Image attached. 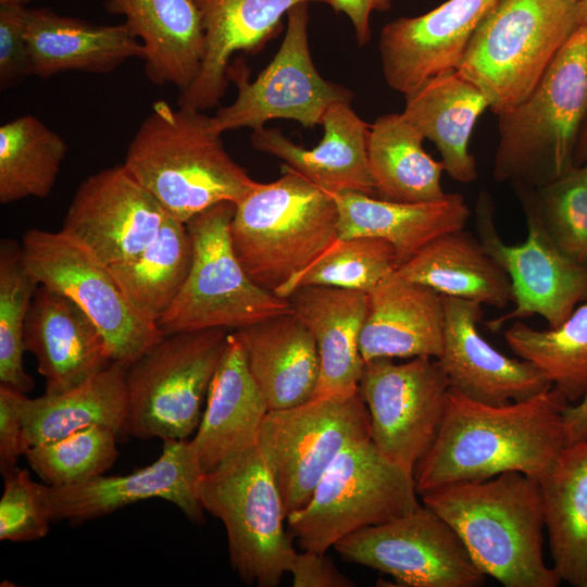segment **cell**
<instances>
[{
    "label": "cell",
    "mask_w": 587,
    "mask_h": 587,
    "mask_svg": "<svg viewBox=\"0 0 587 587\" xmlns=\"http://www.w3.org/2000/svg\"><path fill=\"white\" fill-rule=\"evenodd\" d=\"M567 405L553 386L502 405L480 403L450 388L437 436L414 470L417 494L509 471L539 480L571 445Z\"/></svg>",
    "instance_id": "obj_1"
},
{
    "label": "cell",
    "mask_w": 587,
    "mask_h": 587,
    "mask_svg": "<svg viewBox=\"0 0 587 587\" xmlns=\"http://www.w3.org/2000/svg\"><path fill=\"white\" fill-rule=\"evenodd\" d=\"M421 496L423 504L457 532L486 576L504 587L561 583L544 561V501L536 478L509 471L484 480L447 484Z\"/></svg>",
    "instance_id": "obj_2"
},
{
    "label": "cell",
    "mask_w": 587,
    "mask_h": 587,
    "mask_svg": "<svg viewBox=\"0 0 587 587\" xmlns=\"http://www.w3.org/2000/svg\"><path fill=\"white\" fill-rule=\"evenodd\" d=\"M222 134L204 111L159 100L123 164L168 215L187 223L215 203L238 202L258 183L229 155Z\"/></svg>",
    "instance_id": "obj_3"
},
{
    "label": "cell",
    "mask_w": 587,
    "mask_h": 587,
    "mask_svg": "<svg viewBox=\"0 0 587 587\" xmlns=\"http://www.w3.org/2000/svg\"><path fill=\"white\" fill-rule=\"evenodd\" d=\"M497 116L496 182L539 188L574 167L587 120V26L575 29L530 93Z\"/></svg>",
    "instance_id": "obj_4"
},
{
    "label": "cell",
    "mask_w": 587,
    "mask_h": 587,
    "mask_svg": "<svg viewBox=\"0 0 587 587\" xmlns=\"http://www.w3.org/2000/svg\"><path fill=\"white\" fill-rule=\"evenodd\" d=\"M272 183H257L238 202L229 224L234 251L248 276L275 292L338 238L333 197L282 165Z\"/></svg>",
    "instance_id": "obj_5"
},
{
    "label": "cell",
    "mask_w": 587,
    "mask_h": 587,
    "mask_svg": "<svg viewBox=\"0 0 587 587\" xmlns=\"http://www.w3.org/2000/svg\"><path fill=\"white\" fill-rule=\"evenodd\" d=\"M577 0H499L473 34L455 71L499 115L522 102L579 26Z\"/></svg>",
    "instance_id": "obj_6"
},
{
    "label": "cell",
    "mask_w": 587,
    "mask_h": 587,
    "mask_svg": "<svg viewBox=\"0 0 587 587\" xmlns=\"http://www.w3.org/2000/svg\"><path fill=\"white\" fill-rule=\"evenodd\" d=\"M414 473L385 457L371 438L345 448L311 499L287 516L302 550L327 552L340 539L415 510Z\"/></svg>",
    "instance_id": "obj_7"
},
{
    "label": "cell",
    "mask_w": 587,
    "mask_h": 587,
    "mask_svg": "<svg viewBox=\"0 0 587 587\" xmlns=\"http://www.w3.org/2000/svg\"><path fill=\"white\" fill-rule=\"evenodd\" d=\"M197 495L225 526L229 561L247 585L276 587L296 554L278 488L257 445L203 473Z\"/></svg>",
    "instance_id": "obj_8"
},
{
    "label": "cell",
    "mask_w": 587,
    "mask_h": 587,
    "mask_svg": "<svg viewBox=\"0 0 587 587\" xmlns=\"http://www.w3.org/2000/svg\"><path fill=\"white\" fill-rule=\"evenodd\" d=\"M236 204L215 203L187 223L193 254L179 294L157 322L164 335L209 328L239 329L291 311L288 299L258 286L229 237Z\"/></svg>",
    "instance_id": "obj_9"
},
{
    "label": "cell",
    "mask_w": 587,
    "mask_h": 587,
    "mask_svg": "<svg viewBox=\"0 0 587 587\" xmlns=\"http://www.w3.org/2000/svg\"><path fill=\"white\" fill-rule=\"evenodd\" d=\"M228 334L225 328H209L165 335L132 363L120 434L163 441L185 440L193 434Z\"/></svg>",
    "instance_id": "obj_10"
},
{
    "label": "cell",
    "mask_w": 587,
    "mask_h": 587,
    "mask_svg": "<svg viewBox=\"0 0 587 587\" xmlns=\"http://www.w3.org/2000/svg\"><path fill=\"white\" fill-rule=\"evenodd\" d=\"M369 438L370 415L359 389L270 410L255 442L278 488L286 517L309 502L345 448Z\"/></svg>",
    "instance_id": "obj_11"
},
{
    "label": "cell",
    "mask_w": 587,
    "mask_h": 587,
    "mask_svg": "<svg viewBox=\"0 0 587 587\" xmlns=\"http://www.w3.org/2000/svg\"><path fill=\"white\" fill-rule=\"evenodd\" d=\"M309 3L287 12L284 39L272 61L254 80L237 58L228 68V79L237 88L233 103L221 107L213 121L222 133L265 127L272 120H292L304 127L322 125L327 110L338 102H351L353 92L325 79L316 70L309 45Z\"/></svg>",
    "instance_id": "obj_12"
},
{
    "label": "cell",
    "mask_w": 587,
    "mask_h": 587,
    "mask_svg": "<svg viewBox=\"0 0 587 587\" xmlns=\"http://www.w3.org/2000/svg\"><path fill=\"white\" fill-rule=\"evenodd\" d=\"M21 248L38 285L68 297L93 321L112 361L129 366L165 336L133 311L109 266L63 232L28 229Z\"/></svg>",
    "instance_id": "obj_13"
},
{
    "label": "cell",
    "mask_w": 587,
    "mask_h": 587,
    "mask_svg": "<svg viewBox=\"0 0 587 587\" xmlns=\"http://www.w3.org/2000/svg\"><path fill=\"white\" fill-rule=\"evenodd\" d=\"M527 235L520 245H507L498 234L495 204L482 190L475 204V228L485 250L507 272L514 309L486 322L498 332L505 322L540 315L549 327L564 323L587 300V265L566 257L552 242L532 205L520 200Z\"/></svg>",
    "instance_id": "obj_14"
},
{
    "label": "cell",
    "mask_w": 587,
    "mask_h": 587,
    "mask_svg": "<svg viewBox=\"0 0 587 587\" xmlns=\"http://www.w3.org/2000/svg\"><path fill=\"white\" fill-rule=\"evenodd\" d=\"M449 389L435 358L366 362L359 390L370 415L371 440L385 457L414 473L437 436Z\"/></svg>",
    "instance_id": "obj_15"
},
{
    "label": "cell",
    "mask_w": 587,
    "mask_h": 587,
    "mask_svg": "<svg viewBox=\"0 0 587 587\" xmlns=\"http://www.w3.org/2000/svg\"><path fill=\"white\" fill-rule=\"evenodd\" d=\"M333 548L344 560L380 571L402 586L476 587L486 576L457 532L421 504L403 516L358 530Z\"/></svg>",
    "instance_id": "obj_16"
},
{
    "label": "cell",
    "mask_w": 587,
    "mask_h": 587,
    "mask_svg": "<svg viewBox=\"0 0 587 587\" xmlns=\"http://www.w3.org/2000/svg\"><path fill=\"white\" fill-rule=\"evenodd\" d=\"M166 216L158 200L118 164L98 171L79 185L61 232L111 266L146 249Z\"/></svg>",
    "instance_id": "obj_17"
},
{
    "label": "cell",
    "mask_w": 587,
    "mask_h": 587,
    "mask_svg": "<svg viewBox=\"0 0 587 587\" xmlns=\"http://www.w3.org/2000/svg\"><path fill=\"white\" fill-rule=\"evenodd\" d=\"M202 475L191 440L163 441L160 457L126 475H99L68 486H48L43 496L53 521L77 524L132 503L159 498L172 502L192 522L204 521L197 495Z\"/></svg>",
    "instance_id": "obj_18"
},
{
    "label": "cell",
    "mask_w": 587,
    "mask_h": 587,
    "mask_svg": "<svg viewBox=\"0 0 587 587\" xmlns=\"http://www.w3.org/2000/svg\"><path fill=\"white\" fill-rule=\"evenodd\" d=\"M499 0H447L417 16L398 17L380 30L386 84L408 95L430 77L455 70L473 34Z\"/></svg>",
    "instance_id": "obj_19"
},
{
    "label": "cell",
    "mask_w": 587,
    "mask_h": 587,
    "mask_svg": "<svg viewBox=\"0 0 587 587\" xmlns=\"http://www.w3.org/2000/svg\"><path fill=\"white\" fill-rule=\"evenodd\" d=\"M442 350L437 359L450 388L490 405L521 401L552 387L530 362L507 357L479 333L482 304L445 297Z\"/></svg>",
    "instance_id": "obj_20"
},
{
    "label": "cell",
    "mask_w": 587,
    "mask_h": 587,
    "mask_svg": "<svg viewBox=\"0 0 587 587\" xmlns=\"http://www.w3.org/2000/svg\"><path fill=\"white\" fill-rule=\"evenodd\" d=\"M24 345L36 358L48 395L71 390L113 362L88 314L68 297L42 285L30 305Z\"/></svg>",
    "instance_id": "obj_21"
},
{
    "label": "cell",
    "mask_w": 587,
    "mask_h": 587,
    "mask_svg": "<svg viewBox=\"0 0 587 587\" xmlns=\"http://www.w3.org/2000/svg\"><path fill=\"white\" fill-rule=\"evenodd\" d=\"M205 30V55L199 75L177 105L205 111L218 104L228 68L238 52L257 53L282 30V18L300 3L329 0H196Z\"/></svg>",
    "instance_id": "obj_22"
},
{
    "label": "cell",
    "mask_w": 587,
    "mask_h": 587,
    "mask_svg": "<svg viewBox=\"0 0 587 587\" xmlns=\"http://www.w3.org/2000/svg\"><path fill=\"white\" fill-rule=\"evenodd\" d=\"M322 140L305 149L279 129L262 127L252 130V147L275 157L328 193L376 192L367 160L371 124L351 108V102L333 104L324 115Z\"/></svg>",
    "instance_id": "obj_23"
},
{
    "label": "cell",
    "mask_w": 587,
    "mask_h": 587,
    "mask_svg": "<svg viewBox=\"0 0 587 587\" xmlns=\"http://www.w3.org/2000/svg\"><path fill=\"white\" fill-rule=\"evenodd\" d=\"M367 295V313L360 336L365 363L380 358H439L445 328L440 294L396 271Z\"/></svg>",
    "instance_id": "obj_24"
},
{
    "label": "cell",
    "mask_w": 587,
    "mask_h": 587,
    "mask_svg": "<svg viewBox=\"0 0 587 587\" xmlns=\"http://www.w3.org/2000/svg\"><path fill=\"white\" fill-rule=\"evenodd\" d=\"M25 40L29 75L48 78L62 72L108 74L143 48L124 22L98 25L47 8H26Z\"/></svg>",
    "instance_id": "obj_25"
},
{
    "label": "cell",
    "mask_w": 587,
    "mask_h": 587,
    "mask_svg": "<svg viewBox=\"0 0 587 587\" xmlns=\"http://www.w3.org/2000/svg\"><path fill=\"white\" fill-rule=\"evenodd\" d=\"M110 14L121 15L143 48L145 73L159 86L186 90L200 73L205 30L196 0H105Z\"/></svg>",
    "instance_id": "obj_26"
},
{
    "label": "cell",
    "mask_w": 587,
    "mask_h": 587,
    "mask_svg": "<svg viewBox=\"0 0 587 587\" xmlns=\"http://www.w3.org/2000/svg\"><path fill=\"white\" fill-rule=\"evenodd\" d=\"M268 411L248 367L242 345L232 332L210 383L205 410L191 439L202 474L255 444Z\"/></svg>",
    "instance_id": "obj_27"
},
{
    "label": "cell",
    "mask_w": 587,
    "mask_h": 587,
    "mask_svg": "<svg viewBox=\"0 0 587 587\" xmlns=\"http://www.w3.org/2000/svg\"><path fill=\"white\" fill-rule=\"evenodd\" d=\"M287 299L317 346L320 377L313 397L357 391L365 364L360 352V336L369 295L335 287L304 286L294 290Z\"/></svg>",
    "instance_id": "obj_28"
},
{
    "label": "cell",
    "mask_w": 587,
    "mask_h": 587,
    "mask_svg": "<svg viewBox=\"0 0 587 587\" xmlns=\"http://www.w3.org/2000/svg\"><path fill=\"white\" fill-rule=\"evenodd\" d=\"M234 332L270 410L295 407L313 397L320 377L319 350L292 310Z\"/></svg>",
    "instance_id": "obj_29"
},
{
    "label": "cell",
    "mask_w": 587,
    "mask_h": 587,
    "mask_svg": "<svg viewBox=\"0 0 587 587\" xmlns=\"http://www.w3.org/2000/svg\"><path fill=\"white\" fill-rule=\"evenodd\" d=\"M338 209V237H375L390 242L399 266L435 238L465 227L471 210L460 193L436 202L402 203L359 191L329 193Z\"/></svg>",
    "instance_id": "obj_30"
},
{
    "label": "cell",
    "mask_w": 587,
    "mask_h": 587,
    "mask_svg": "<svg viewBox=\"0 0 587 587\" xmlns=\"http://www.w3.org/2000/svg\"><path fill=\"white\" fill-rule=\"evenodd\" d=\"M402 114L438 149L445 172L462 184L478 173L470 140L479 116L489 110L484 93L455 70L437 74L404 95Z\"/></svg>",
    "instance_id": "obj_31"
},
{
    "label": "cell",
    "mask_w": 587,
    "mask_h": 587,
    "mask_svg": "<svg viewBox=\"0 0 587 587\" xmlns=\"http://www.w3.org/2000/svg\"><path fill=\"white\" fill-rule=\"evenodd\" d=\"M397 272L445 297L471 300L498 309L513 301L507 272L470 232L446 233L401 264Z\"/></svg>",
    "instance_id": "obj_32"
},
{
    "label": "cell",
    "mask_w": 587,
    "mask_h": 587,
    "mask_svg": "<svg viewBox=\"0 0 587 587\" xmlns=\"http://www.w3.org/2000/svg\"><path fill=\"white\" fill-rule=\"evenodd\" d=\"M127 369L128 365L113 361L71 390L27 397L23 407L26 451L89 426H104L120 434L127 411Z\"/></svg>",
    "instance_id": "obj_33"
},
{
    "label": "cell",
    "mask_w": 587,
    "mask_h": 587,
    "mask_svg": "<svg viewBox=\"0 0 587 587\" xmlns=\"http://www.w3.org/2000/svg\"><path fill=\"white\" fill-rule=\"evenodd\" d=\"M539 484L551 567L571 586L587 587V441L570 445Z\"/></svg>",
    "instance_id": "obj_34"
},
{
    "label": "cell",
    "mask_w": 587,
    "mask_h": 587,
    "mask_svg": "<svg viewBox=\"0 0 587 587\" xmlns=\"http://www.w3.org/2000/svg\"><path fill=\"white\" fill-rule=\"evenodd\" d=\"M424 136L401 113L378 116L370 128L369 167L382 199L428 203L445 199L441 161L423 148Z\"/></svg>",
    "instance_id": "obj_35"
},
{
    "label": "cell",
    "mask_w": 587,
    "mask_h": 587,
    "mask_svg": "<svg viewBox=\"0 0 587 587\" xmlns=\"http://www.w3.org/2000/svg\"><path fill=\"white\" fill-rule=\"evenodd\" d=\"M192 254L186 223L167 214L159 235L146 249L109 268L133 311L157 325L183 288Z\"/></svg>",
    "instance_id": "obj_36"
},
{
    "label": "cell",
    "mask_w": 587,
    "mask_h": 587,
    "mask_svg": "<svg viewBox=\"0 0 587 587\" xmlns=\"http://www.w3.org/2000/svg\"><path fill=\"white\" fill-rule=\"evenodd\" d=\"M67 145L38 117L17 116L0 126V202L50 195Z\"/></svg>",
    "instance_id": "obj_37"
},
{
    "label": "cell",
    "mask_w": 587,
    "mask_h": 587,
    "mask_svg": "<svg viewBox=\"0 0 587 587\" xmlns=\"http://www.w3.org/2000/svg\"><path fill=\"white\" fill-rule=\"evenodd\" d=\"M510 349L534 364L570 402L587 395V300L558 327L539 330L515 321L504 332Z\"/></svg>",
    "instance_id": "obj_38"
},
{
    "label": "cell",
    "mask_w": 587,
    "mask_h": 587,
    "mask_svg": "<svg viewBox=\"0 0 587 587\" xmlns=\"http://www.w3.org/2000/svg\"><path fill=\"white\" fill-rule=\"evenodd\" d=\"M399 267L394 246L375 237H338L311 264L274 294L287 299L304 286H326L371 292Z\"/></svg>",
    "instance_id": "obj_39"
},
{
    "label": "cell",
    "mask_w": 587,
    "mask_h": 587,
    "mask_svg": "<svg viewBox=\"0 0 587 587\" xmlns=\"http://www.w3.org/2000/svg\"><path fill=\"white\" fill-rule=\"evenodd\" d=\"M39 287L15 240L0 242V382L24 394L34 379L24 369V330L30 305Z\"/></svg>",
    "instance_id": "obj_40"
},
{
    "label": "cell",
    "mask_w": 587,
    "mask_h": 587,
    "mask_svg": "<svg viewBox=\"0 0 587 587\" xmlns=\"http://www.w3.org/2000/svg\"><path fill=\"white\" fill-rule=\"evenodd\" d=\"M115 430L89 426L30 447L25 458L48 486H68L103 475L118 457Z\"/></svg>",
    "instance_id": "obj_41"
},
{
    "label": "cell",
    "mask_w": 587,
    "mask_h": 587,
    "mask_svg": "<svg viewBox=\"0 0 587 587\" xmlns=\"http://www.w3.org/2000/svg\"><path fill=\"white\" fill-rule=\"evenodd\" d=\"M528 202L552 242L573 261L587 265V182L580 166L539 188L513 187Z\"/></svg>",
    "instance_id": "obj_42"
},
{
    "label": "cell",
    "mask_w": 587,
    "mask_h": 587,
    "mask_svg": "<svg viewBox=\"0 0 587 587\" xmlns=\"http://www.w3.org/2000/svg\"><path fill=\"white\" fill-rule=\"evenodd\" d=\"M3 477L0 539L24 542L43 538L52 522L45 501V485L32 479L27 470L17 466L3 474Z\"/></svg>",
    "instance_id": "obj_43"
},
{
    "label": "cell",
    "mask_w": 587,
    "mask_h": 587,
    "mask_svg": "<svg viewBox=\"0 0 587 587\" xmlns=\"http://www.w3.org/2000/svg\"><path fill=\"white\" fill-rule=\"evenodd\" d=\"M26 7L0 5V90L29 76L25 40Z\"/></svg>",
    "instance_id": "obj_44"
},
{
    "label": "cell",
    "mask_w": 587,
    "mask_h": 587,
    "mask_svg": "<svg viewBox=\"0 0 587 587\" xmlns=\"http://www.w3.org/2000/svg\"><path fill=\"white\" fill-rule=\"evenodd\" d=\"M27 396L8 385H0V470L2 475L17 466L25 455L23 407Z\"/></svg>",
    "instance_id": "obj_45"
},
{
    "label": "cell",
    "mask_w": 587,
    "mask_h": 587,
    "mask_svg": "<svg viewBox=\"0 0 587 587\" xmlns=\"http://www.w3.org/2000/svg\"><path fill=\"white\" fill-rule=\"evenodd\" d=\"M288 573L294 587H352L354 583L342 574L326 552H296Z\"/></svg>",
    "instance_id": "obj_46"
},
{
    "label": "cell",
    "mask_w": 587,
    "mask_h": 587,
    "mask_svg": "<svg viewBox=\"0 0 587 587\" xmlns=\"http://www.w3.org/2000/svg\"><path fill=\"white\" fill-rule=\"evenodd\" d=\"M394 0H329L336 13L345 14L354 30L358 45L364 47L372 38L371 17L374 12L391 9Z\"/></svg>",
    "instance_id": "obj_47"
},
{
    "label": "cell",
    "mask_w": 587,
    "mask_h": 587,
    "mask_svg": "<svg viewBox=\"0 0 587 587\" xmlns=\"http://www.w3.org/2000/svg\"><path fill=\"white\" fill-rule=\"evenodd\" d=\"M570 442L587 441V395L574 405H567L564 411Z\"/></svg>",
    "instance_id": "obj_48"
},
{
    "label": "cell",
    "mask_w": 587,
    "mask_h": 587,
    "mask_svg": "<svg viewBox=\"0 0 587 587\" xmlns=\"http://www.w3.org/2000/svg\"><path fill=\"white\" fill-rule=\"evenodd\" d=\"M587 163V120L582 129L575 154H574V165L582 166Z\"/></svg>",
    "instance_id": "obj_49"
},
{
    "label": "cell",
    "mask_w": 587,
    "mask_h": 587,
    "mask_svg": "<svg viewBox=\"0 0 587 587\" xmlns=\"http://www.w3.org/2000/svg\"><path fill=\"white\" fill-rule=\"evenodd\" d=\"M576 7L579 25L587 26V0H577Z\"/></svg>",
    "instance_id": "obj_50"
},
{
    "label": "cell",
    "mask_w": 587,
    "mask_h": 587,
    "mask_svg": "<svg viewBox=\"0 0 587 587\" xmlns=\"http://www.w3.org/2000/svg\"><path fill=\"white\" fill-rule=\"evenodd\" d=\"M30 0H0V5L26 7Z\"/></svg>",
    "instance_id": "obj_51"
},
{
    "label": "cell",
    "mask_w": 587,
    "mask_h": 587,
    "mask_svg": "<svg viewBox=\"0 0 587 587\" xmlns=\"http://www.w3.org/2000/svg\"><path fill=\"white\" fill-rule=\"evenodd\" d=\"M580 167H582L584 177H585V179H586V182H587V163H585V164L582 165Z\"/></svg>",
    "instance_id": "obj_52"
}]
</instances>
